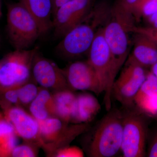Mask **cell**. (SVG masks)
<instances>
[{
	"mask_svg": "<svg viewBox=\"0 0 157 157\" xmlns=\"http://www.w3.org/2000/svg\"><path fill=\"white\" fill-rule=\"evenodd\" d=\"M149 21L150 22L152 23L154 21L157 20V11L154 14H152L150 16L148 17Z\"/></svg>",
	"mask_w": 157,
	"mask_h": 157,
	"instance_id": "cell-29",
	"label": "cell"
},
{
	"mask_svg": "<svg viewBox=\"0 0 157 157\" xmlns=\"http://www.w3.org/2000/svg\"><path fill=\"white\" fill-rule=\"evenodd\" d=\"M134 48L127 60L135 62L143 67H152L157 62V43L148 35L135 31Z\"/></svg>",
	"mask_w": 157,
	"mask_h": 157,
	"instance_id": "cell-14",
	"label": "cell"
},
{
	"mask_svg": "<svg viewBox=\"0 0 157 157\" xmlns=\"http://www.w3.org/2000/svg\"><path fill=\"white\" fill-rule=\"evenodd\" d=\"M151 73L155 75L157 78V62L154 65L152 66Z\"/></svg>",
	"mask_w": 157,
	"mask_h": 157,
	"instance_id": "cell-30",
	"label": "cell"
},
{
	"mask_svg": "<svg viewBox=\"0 0 157 157\" xmlns=\"http://www.w3.org/2000/svg\"><path fill=\"white\" fill-rule=\"evenodd\" d=\"M123 113L110 109L99 122L91 137L90 157H112L121 151L122 141Z\"/></svg>",
	"mask_w": 157,
	"mask_h": 157,
	"instance_id": "cell-1",
	"label": "cell"
},
{
	"mask_svg": "<svg viewBox=\"0 0 157 157\" xmlns=\"http://www.w3.org/2000/svg\"><path fill=\"white\" fill-rule=\"evenodd\" d=\"M0 43H1V38H0Z\"/></svg>",
	"mask_w": 157,
	"mask_h": 157,
	"instance_id": "cell-34",
	"label": "cell"
},
{
	"mask_svg": "<svg viewBox=\"0 0 157 157\" xmlns=\"http://www.w3.org/2000/svg\"><path fill=\"white\" fill-rule=\"evenodd\" d=\"M123 128L121 148L123 155L124 157L145 156L147 130L143 118L133 112L123 113Z\"/></svg>",
	"mask_w": 157,
	"mask_h": 157,
	"instance_id": "cell-8",
	"label": "cell"
},
{
	"mask_svg": "<svg viewBox=\"0 0 157 157\" xmlns=\"http://www.w3.org/2000/svg\"><path fill=\"white\" fill-rule=\"evenodd\" d=\"M53 93L55 116L71 123L76 104V94L69 89Z\"/></svg>",
	"mask_w": 157,
	"mask_h": 157,
	"instance_id": "cell-17",
	"label": "cell"
},
{
	"mask_svg": "<svg viewBox=\"0 0 157 157\" xmlns=\"http://www.w3.org/2000/svg\"><path fill=\"white\" fill-rule=\"evenodd\" d=\"M2 9H1V4H0V18L2 17Z\"/></svg>",
	"mask_w": 157,
	"mask_h": 157,
	"instance_id": "cell-32",
	"label": "cell"
},
{
	"mask_svg": "<svg viewBox=\"0 0 157 157\" xmlns=\"http://www.w3.org/2000/svg\"><path fill=\"white\" fill-rule=\"evenodd\" d=\"M32 73L34 81L42 88L52 92L70 90L62 69L52 61L43 56L39 50L34 58Z\"/></svg>",
	"mask_w": 157,
	"mask_h": 157,
	"instance_id": "cell-10",
	"label": "cell"
},
{
	"mask_svg": "<svg viewBox=\"0 0 157 157\" xmlns=\"http://www.w3.org/2000/svg\"><path fill=\"white\" fill-rule=\"evenodd\" d=\"M135 31H139L148 35L154 39L157 43V29H135Z\"/></svg>",
	"mask_w": 157,
	"mask_h": 157,
	"instance_id": "cell-27",
	"label": "cell"
},
{
	"mask_svg": "<svg viewBox=\"0 0 157 157\" xmlns=\"http://www.w3.org/2000/svg\"><path fill=\"white\" fill-rule=\"evenodd\" d=\"M40 147L29 142L17 144L11 152V157H36L38 156Z\"/></svg>",
	"mask_w": 157,
	"mask_h": 157,
	"instance_id": "cell-24",
	"label": "cell"
},
{
	"mask_svg": "<svg viewBox=\"0 0 157 157\" xmlns=\"http://www.w3.org/2000/svg\"><path fill=\"white\" fill-rule=\"evenodd\" d=\"M20 2L36 21L42 36L52 29V0H20Z\"/></svg>",
	"mask_w": 157,
	"mask_h": 157,
	"instance_id": "cell-16",
	"label": "cell"
},
{
	"mask_svg": "<svg viewBox=\"0 0 157 157\" xmlns=\"http://www.w3.org/2000/svg\"><path fill=\"white\" fill-rule=\"evenodd\" d=\"M29 112L38 121L55 116L53 93L41 87L28 107Z\"/></svg>",
	"mask_w": 157,
	"mask_h": 157,
	"instance_id": "cell-18",
	"label": "cell"
},
{
	"mask_svg": "<svg viewBox=\"0 0 157 157\" xmlns=\"http://www.w3.org/2000/svg\"><path fill=\"white\" fill-rule=\"evenodd\" d=\"M152 24L154 25V29H157V20L154 21Z\"/></svg>",
	"mask_w": 157,
	"mask_h": 157,
	"instance_id": "cell-31",
	"label": "cell"
},
{
	"mask_svg": "<svg viewBox=\"0 0 157 157\" xmlns=\"http://www.w3.org/2000/svg\"><path fill=\"white\" fill-rule=\"evenodd\" d=\"M148 156L157 157V133L152 140L148 152Z\"/></svg>",
	"mask_w": 157,
	"mask_h": 157,
	"instance_id": "cell-26",
	"label": "cell"
},
{
	"mask_svg": "<svg viewBox=\"0 0 157 157\" xmlns=\"http://www.w3.org/2000/svg\"><path fill=\"white\" fill-rule=\"evenodd\" d=\"M92 0H70L59 7L52 17L55 36L62 38L68 32L85 21Z\"/></svg>",
	"mask_w": 157,
	"mask_h": 157,
	"instance_id": "cell-9",
	"label": "cell"
},
{
	"mask_svg": "<svg viewBox=\"0 0 157 157\" xmlns=\"http://www.w3.org/2000/svg\"><path fill=\"white\" fill-rule=\"evenodd\" d=\"M62 70L73 91H88L97 95L103 92L97 73L87 60L73 62Z\"/></svg>",
	"mask_w": 157,
	"mask_h": 157,
	"instance_id": "cell-12",
	"label": "cell"
},
{
	"mask_svg": "<svg viewBox=\"0 0 157 157\" xmlns=\"http://www.w3.org/2000/svg\"><path fill=\"white\" fill-rule=\"evenodd\" d=\"M38 47L14 49L0 59V90L17 88L32 79V66Z\"/></svg>",
	"mask_w": 157,
	"mask_h": 157,
	"instance_id": "cell-3",
	"label": "cell"
},
{
	"mask_svg": "<svg viewBox=\"0 0 157 157\" xmlns=\"http://www.w3.org/2000/svg\"><path fill=\"white\" fill-rule=\"evenodd\" d=\"M52 16L58 9L62 5L69 2L70 0H52Z\"/></svg>",
	"mask_w": 157,
	"mask_h": 157,
	"instance_id": "cell-28",
	"label": "cell"
},
{
	"mask_svg": "<svg viewBox=\"0 0 157 157\" xmlns=\"http://www.w3.org/2000/svg\"><path fill=\"white\" fill-rule=\"evenodd\" d=\"M99 20L94 19L91 24L84 22L68 32L62 38L56 50L66 58H76L88 53L94 39L95 29Z\"/></svg>",
	"mask_w": 157,
	"mask_h": 157,
	"instance_id": "cell-6",
	"label": "cell"
},
{
	"mask_svg": "<svg viewBox=\"0 0 157 157\" xmlns=\"http://www.w3.org/2000/svg\"><path fill=\"white\" fill-rule=\"evenodd\" d=\"M15 106H20L17 87L0 90V108L2 111Z\"/></svg>",
	"mask_w": 157,
	"mask_h": 157,
	"instance_id": "cell-23",
	"label": "cell"
},
{
	"mask_svg": "<svg viewBox=\"0 0 157 157\" xmlns=\"http://www.w3.org/2000/svg\"><path fill=\"white\" fill-rule=\"evenodd\" d=\"M2 111L18 137L24 142L33 144L42 148L39 121L29 112L21 106L10 107Z\"/></svg>",
	"mask_w": 157,
	"mask_h": 157,
	"instance_id": "cell-13",
	"label": "cell"
},
{
	"mask_svg": "<svg viewBox=\"0 0 157 157\" xmlns=\"http://www.w3.org/2000/svg\"><path fill=\"white\" fill-rule=\"evenodd\" d=\"M157 11V2L154 0H139L133 11V16L139 19L142 16L148 17Z\"/></svg>",
	"mask_w": 157,
	"mask_h": 157,
	"instance_id": "cell-22",
	"label": "cell"
},
{
	"mask_svg": "<svg viewBox=\"0 0 157 157\" xmlns=\"http://www.w3.org/2000/svg\"><path fill=\"white\" fill-rule=\"evenodd\" d=\"M134 102L143 112L151 115H157V96H135Z\"/></svg>",
	"mask_w": 157,
	"mask_h": 157,
	"instance_id": "cell-21",
	"label": "cell"
},
{
	"mask_svg": "<svg viewBox=\"0 0 157 157\" xmlns=\"http://www.w3.org/2000/svg\"><path fill=\"white\" fill-rule=\"evenodd\" d=\"M101 109L98 99L92 94L82 93L76 94L71 123L88 124L94 118Z\"/></svg>",
	"mask_w": 157,
	"mask_h": 157,
	"instance_id": "cell-15",
	"label": "cell"
},
{
	"mask_svg": "<svg viewBox=\"0 0 157 157\" xmlns=\"http://www.w3.org/2000/svg\"><path fill=\"white\" fill-rule=\"evenodd\" d=\"M18 136L10 122L0 110V157H10L17 145Z\"/></svg>",
	"mask_w": 157,
	"mask_h": 157,
	"instance_id": "cell-19",
	"label": "cell"
},
{
	"mask_svg": "<svg viewBox=\"0 0 157 157\" xmlns=\"http://www.w3.org/2000/svg\"><path fill=\"white\" fill-rule=\"evenodd\" d=\"M41 87L32 78L17 87L18 98L21 107H28L39 94Z\"/></svg>",
	"mask_w": 157,
	"mask_h": 157,
	"instance_id": "cell-20",
	"label": "cell"
},
{
	"mask_svg": "<svg viewBox=\"0 0 157 157\" xmlns=\"http://www.w3.org/2000/svg\"><path fill=\"white\" fill-rule=\"evenodd\" d=\"M39 122L42 148L48 157H53L59 149L70 145L77 136L87 131L89 128L86 124H70L56 116Z\"/></svg>",
	"mask_w": 157,
	"mask_h": 157,
	"instance_id": "cell-4",
	"label": "cell"
},
{
	"mask_svg": "<svg viewBox=\"0 0 157 157\" xmlns=\"http://www.w3.org/2000/svg\"><path fill=\"white\" fill-rule=\"evenodd\" d=\"M144 68L127 60L119 77L113 83L112 96L125 107L133 105L136 94L146 79Z\"/></svg>",
	"mask_w": 157,
	"mask_h": 157,
	"instance_id": "cell-7",
	"label": "cell"
},
{
	"mask_svg": "<svg viewBox=\"0 0 157 157\" xmlns=\"http://www.w3.org/2000/svg\"><path fill=\"white\" fill-rule=\"evenodd\" d=\"M154 1H155V2H157V0H154Z\"/></svg>",
	"mask_w": 157,
	"mask_h": 157,
	"instance_id": "cell-33",
	"label": "cell"
},
{
	"mask_svg": "<svg viewBox=\"0 0 157 157\" xmlns=\"http://www.w3.org/2000/svg\"><path fill=\"white\" fill-rule=\"evenodd\" d=\"M7 31L14 49H28L42 36L38 23L21 3L7 6Z\"/></svg>",
	"mask_w": 157,
	"mask_h": 157,
	"instance_id": "cell-2",
	"label": "cell"
},
{
	"mask_svg": "<svg viewBox=\"0 0 157 157\" xmlns=\"http://www.w3.org/2000/svg\"><path fill=\"white\" fill-rule=\"evenodd\" d=\"M87 61L95 71L103 92L105 93L104 105L109 111L112 107V87L115 79L112 74V56L104 39L103 29L96 33Z\"/></svg>",
	"mask_w": 157,
	"mask_h": 157,
	"instance_id": "cell-5",
	"label": "cell"
},
{
	"mask_svg": "<svg viewBox=\"0 0 157 157\" xmlns=\"http://www.w3.org/2000/svg\"><path fill=\"white\" fill-rule=\"evenodd\" d=\"M84 156L83 152L78 147L70 145L60 149L55 153L53 157H81Z\"/></svg>",
	"mask_w": 157,
	"mask_h": 157,
	"instance_id": "cell-25",
	"label": "cell"
},
{
	"mask_svg": "<svg viewBox=\"0 0 157 157\" xmlns=\"http://www.w3.org/2000/svg\"><path fill=\"white\" fill-rule=\"evenodd\" d=\"M103 29L105 41L112 56L113 76L116 77L129 56V41L124 28L113 17Z\"/></svg>",
	"mask_w": 157,
	"mask_h": 157,
	"instance_id": "cell-11",
	"label": "cell"
}]
</instances>
